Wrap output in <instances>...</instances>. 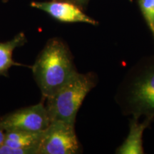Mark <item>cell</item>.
I'll use <instances>...</instances> for the list:
<instances>
[{
  "instance_id": "obj_1",
  "label": "cell",
  "mask_w": 154,
  "mask_h": 154,
  "mask_svg": "<svg viewBox=\"0 0 154 154\" xmlns=\"http://www.w3.org/2000/svg\"><path fill=\"white\" fill-rule=\"evenodd\" d=\"M114 100L126 116L154 119V54L143 57L127 71Z\"/></svg>"
},
{
  "instance_id": "obj_2",
  "label": "cell",
  "mask_w": 154,
  "mask_h": 154,
  "mask_svg": "<svg viewBox=\"0 0 154 154\" xmlns=\"http://www.w3.org/2000/svg\"><path fill=\"white\" fill-rule=\"evenodd\" d=\"M32 68L44 99L54 94L79 73L68 46L59 38L47 42Z\"/></svg>"
},
{
  "instance_id": "obj_3",
  "label": "cell",
  "mask_w": 154,
  "mask_h": 154,
  "mask_svg": "<svg viewBox=\"0 0 154 154\" xmlns=\"http://www.w3.org/2000/svg\"><path fill=\"white\" fill-rule=\"evenodd\" d=\"M97 82V76L94 73L79 72L61 89L46 99L50 121H63L75 124L83 101Z\"/></svg>"
},
{
  "instance_id": "obj_4",
  "label": "cell",
  "mask_w": 154,
  "mask_h": 154,
  "mask_svg": "<svg viewBox=\"0 0 154 154\" xmlns=\"http://www.w3.org/2000/svg\"><path fill=\"white\" fill-rule=\"evenodd\" d=\"M82 146L75 131V124L63 121H51L44 131L38 154H77Z\"/></svg>"
},
{
  "instance_id": "obj_5",
  "label": "cell",
  "mask_w": 154,
  "mask_h": 154,
  "mask_svg": "<svg viewBox=\"0 0 154 154\" xmlns=\"http://www.w3.org/2000/svg\"><path fill=\"white\" fill-rule=\"evenodd\" d=\"M46 106L42 102L23 108L0 119V126L5 131L43 132L50 124Z\"/></svg>"
},
{
  "instance_id": "obj_6",
  "label": "cell",
  "mask_w": 154,
  "mask_h": 154,
  "mask_svg": "<svg viewBox=\"0 0 154 154\" xmlns=\"http://www.w3.org/2000/svg\"><path fill=\"white\" fill-rule=\"evenodd\" d=\"M31 6L34 8L45 11L53 18L62 22L86 23L94 26L99 24L95 19L86 15L80 7L69 2L61 0L32 2Z\"/></svg>"
},
{
  "instance_id": "obj_7",
  "label": "cell",
  "mask_w": 154,
  "mask_h": 154,
  "mask_svg": "<svg viewBox=\"0 0 154 154\" xmlns=\"http://www.w3.org/2000/svg\"><path fill=\"white\" fill-rule=\"evenodd\" d=\"M140 119L131 117L129 121V131L121 146L116 150V154H143V136L144 131L149 127L154 119L144 118L143 121Z\"/></svg>"
},
{
  "instance_id": "obj_8",
  "label": "cell",
  "mask_w": 154,
  "mask_h": 154,
  "mask_svg": "<svg viewBox=\"0 0 154 154\" xmlns=\"http://www.w3.org/2000/svg\"><path fill=\"white\" fill-rule=\"evenodd\" d=\"M27 42L26 36L21 32L8 42H0V76H8L9 69L14 66H23L14 60V49L24 45Z\"/></svg>"
},
{
  "instance_id": "obj_9",
  "label": "cell",
  "mask_w": 154,
  "mask_h": 154,
  "mask_svg": "<svg viewBox=\"0 0 154 154\" xmlns=\"http://www.w3.org/2000/svg\"><path fill=\"white\" fill-rule=\"evenodd\" d=\"M43 132L25 131H6L4 145L13 148L37 149L41 142Z\"/></svg>"
},
{
  "instance_id": "obj_10",
  "label": "cell",
  "mask_w": 154,
  "mask_h": 154,
  "mask_svg": "<svg viewBox=\"0 0 154 154\" xmlns=\"http://www.w3.org/2000/svg\"><path fill=\"white\" fill-rule=\"evenodd\" d=\"M138 4L154 41V0H139Z\"/></svg>"
},
{
  "instance_id": "obj_11",
  "label": "cell",
  "mask_w": 154,
  "mask_h": 154,
  "mask_svg": "<svg viewBox=\"0 0 154 154\" xmlns=\"http://www.w3.org/2000/svg\"><path fill=\"white\" fill-rule=\"evenodd\" d=\"M0 154H37V149L13 148L3 144L0 148Z\"/></svg>"
},
{
  "instance_id": "obj_12",
  "label": "cell",
  "mask_w": 154,
  "mask_h": 154,
  "mask_svg": "<svg viewBox=\"0 0 154 154\" xmlns=\"http://www.w3.org/2000/svg\"><path fill=\"white\" fill-rule=\"evenodd\" d=\"M61 1H66L69 2L74 3L75 5H76L79 7H84V5H86L88 3V2L89 0H61Z\"/></svg>"
},
{
  "instance_id": "obj_13",
  "label": "cell",
  "mask_w": 154,
  "mask_h": 154,
  "mask_svg": "<svg viewBox=\"0 0 154 154\" xmlns=\"http://www.w3.org/2000/svg\"><path fill=\"white\" fill-rule=\"evenodd\" d=\"M5 131L3 129V128L0 126V148L5 143Z\"/></svg>"
},
{
  "instance_id": "obj_14",
  "label": "cell",
  "mask_w": 154,
  "mask_h": 154,
  "mask_svg": "<svg viewBox=\"0 0 154 154\" xmlns=\"http://www.w3.org/2000/svg\"><path fill=\"white\" fill-rule=\"evenodd\" d=\"M130 1H131V2H132V0H130Z\"/></svg>"
},
{
  "instance_id": "obj_15",
  "label": "cell",
  "mask_w": 154,
  "mask_h": 154,
  "mask_svg": "<svg viewBox=\"0 0 154 154\" xmlns=\"http://www.w3.org/2000/svg\"><path fill=\"white\" fill-rule=\"evenodd\" d=\"M3 1H5V0H3Z\"/></svg>"
}]
</instances>
